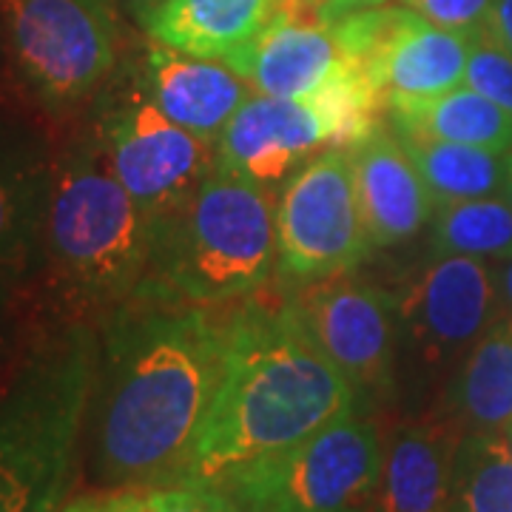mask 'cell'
Listing matches in <instances>:
<instances>
[{
	"instance_id": "obj_1",
	"label": "cell",
	"mask_w": 512,
	"mask_h": 512,
	"mask_svg": "<svg viewBox=\"0 0 512 512\" xmlns=\"http://www.w3.org/2000/svg\"><path fill=\"white\" fill-rule=\"evenodd\" d=\"M94 328L83 436L89 490L180 484L220 387L231 311L137 291Z\"/></svg>"
},
{
	"instance_id": "obj_2",
	"label": "cell",
	"mask_w": 512,
	"mask_h": 512,
	"mask_svg": "<svg viewBox=\"0 0 512 512\" xmlns=\"http://www.w3.org/2000/svg\"><path fill=\"white\" fill-rule=\"evenodd\" d=\"M359 407L367 404L313 339L296 296L239 302L220 387L180 484L217 487Z\"/></svg>"
},
{
	"instance_id": "obj_3",
	"label": "cell",
	"mask_w": 512,
	"mask_h": 512,
	"mask_svg": "<svg viewBox=\"0 0 512 512\" xmlns=\"http://www.w3.org/2000/svg\"><path fill=\"white\" fill-rule=\"evenodd\" d=\"M157 220L111 171L89 117L55 131L35 279L43 316L97 325L146 279Z\"/></svg>"
},
{
	"instance_id": "obj_4",
	"label": "cell",
	"mask_w": 512,
	"mask_h": 512,
	"mask_svg": "<svg viewBox=\"0 0 512 512\" xmlns=\"http://www.w3.org/2000/svg\"><path fill=\"white\" fill-rule=\"evenodd\" d=\"M97 328L40 316L0 384V512H60L83 467Z\"/></svg>"
},
{
	"instance_id": "obj_5",
	"label": "cell",
	"mask_w": 512,
	"mask_h": 512,
	"mask_svg": "<svg viewBox=\"0 0 512 512\" xmlns=\"http://www.w3.org/2000/svg\"><path fill=\"white\" fill-rule=\"evenodd\" d=\"M279 271L271 188L214 168L177 214L157 225V245L137 291L197 305H231Z\"/></svg>"
},
{
	"instance_id": "obj_6",
	"label": "cell",
	"mask_w": 512,
	"mask_h": 512,
	"mask_svg": "<svg viewBox=\"0 0 512 512\" xmlns=\"http://www.w3.org/2000/svg\"><path fill=\"white\" fill-rule=\"evenodd\" d=\"M9 66L46 126L92 109L120 66L123 15L100 0H0Z\"/></svg>"
},
{
	"instance_id": "obj_7",
	"label": "cell",
	"mask_w": 512,
	"mask_h": 512,
	"mask_svg": "<svg viewBox=\"0 0 512 512\" xmlns=\"http://www.w3.org/2000/svg\"><path fill=\"white\" fill-rule=\"evenodd\" d=\"M382 464V424L373 410L359 407L217 487L245 512H370Z\"/></svg>"
},
{
	"instance_id": "obj_8",
	"label": "cell",
	"mask_w": 512,
	"mask_h": 512,
	"mask_svg": "<svg viewBox=\"0 0 512 512\" xmlns=\"http://www.w3.org/2000/svg\"><path fill=\"white\" fill-rule=\"evenodd\" d=\"M131 74V72H128ZM111 171L157 220H168L217 168V143L185 131L157 109L134 74H117L86 111Z\"/></svg>"
},
{
	"instance_id": "obj_9",
	"label": "cell",
	"mask_w": 512,
	"mask_h": 512,
	"mask_svg": "<svg viewBox=\"0 0 512 512\" xmlns=\"http://www.w3.org/2000/svg\"><path fill=\"white\" fill-rule=\"evenodd\" d=\"M498 316L493 262L436 256L399 299L396 396L407 382V402L419 404L436 379L453 376Z\"/></svg>"
},
{
	"instance_id": "obj_10",
	"label": "cell",
	"mask_w": 512,
	"mask_h": 512,
	"mask_svg": "<svg viewBox=\"0 0 512 512\" xmlns=\"http://www.w3.org/2000/svg\"><path fill=\"white\" fill-rule=\"evenodd\" d=\"M279 276L319 282L350 274L373 251L350 148H325L299 165L276 197Z\"/></svg>"
},
{
	"instance_id": "obj_11",
	"label": "cell",
	"mask_w": 512,
	"mask_h": 512,
	"mask_svg": "<svg viewBox=\"0 0 512 512\" xmlns=\"http://www.w3.org/2000/svg\"><path fill=\"white\" fill-rule=\"evenodd\" d=\"M342 43L387 103L464 86L476 37L441 29L407 6H370L342 20Z\"/></svg>"
},
{
	"instance_id": "obj_12",
	"label": "cell",
	"mask_w": 512,
	"mask_h": 512,
	"mask_svg": "<svg viewBox=\"0 0 512 512\" xmlns=\"http://www.w3.org/2000/svg\"><path fill=\"white\" fill-rule=\"evenodd\" d=\"M296 305L319 348L370 410L396 399L399 302L390 293L339 274L311 282L296 293Z\"/></svg>"
},
{
	"instance_id": "obj_13",
	"label": "cell",
	"mask_w": 512,
	"mask_h": 512,
	"mask_svg": "<svg viewBox=\"0 0 512 512\" xmlns=\"http://www.w3.org/2000/svg\"><path fill=\"white\" fill-rule=\"evenodd\" d=\"M339 134V117L319 94L288 100L254 92L222 128L217 168L274 191L325 146H339Z\"/></svg>"
},
{
	"instance_id": "obj_14",
	"label": "cell",
	"mask_w": 512,
	"mask_h": 512,
	"mask_svg": "<svg viewBox=\"0 0 512 512\" xmlns=\"http://www.w3.org/2000/svg\"><path fill=\"white\" fill-rule=\"evenodd\" d=\"M29 114L0 109V279L12 288L35 279L55 160V128Z\"/></svg>"
},
{
	"instance_id": "obj_15",
	"label": "cell",
	"mask_w": 512,
	"mask_h": 512,
	"mask_svg": "<svg viewBox=\"0 0 512 512\" xmlns=\"http://www.w3.org/2000/svg\"><path fill=\"white\" fill-rule=\"evenodd\" d=\"M234 72L251 92L268 97H313L348 66L333 23L319 15L316 0H282L242 49L228 55Z\"/></svg>"
},
{
	"instance_id": "obj_16",
	"label": "cell",
	"mask_w": 512,
	"mask_h": 512,
	"mask_svg": "<svg viewBox=\"0 0 512 512\" xmlns=\"http://www.w3.org/2000/svg\"><path fill=\"white\" fill-rule=\"evenodd\" d=\"M464 430L427 410L384 433L379 493L370 512H453L456 453Z\"/></svg>"
},
{
	"instance_id": "obj_17",
	"label": "cell",
	"mask_w": 512,
	"mask_h": 512,
	"mask_svg": "<svg viewBox=\"0 0 512 512\" xmlns=\"http://www.w3.org/2000/svg\"><path fill=\"white\" fill-rule=\"evenodd\" d=\"M134 80L146 97L185 131L217 143L222 128L251 97V86L228 63L197 57L148 40Z\"/></svg>"
},
{
	"instance_id": "obj_18",
	"label": "cell",
	"mask_w": 512,
	"mask_h": 512,
	"mask_svg": "<svg viewBox=\"0 0 512 512\" xmlns=\"http://www.w3.org/2000/svg\"><path fill=\"white\" fill-rule=\"evenodd\" d=\"M350 151L370 245L390 248L421 234L436 214V200L393 126L370 131Z\"/></svg>"
},
{
	"instance_id": "obj_19",
	"label": "cell",
	"mask_w": 512,
	"mask_h": 512,
	"mask_svg": "<svg viewBox=\"0 0 512 512\" xmlns=\"http://www.w3.org/2000/svg\"><path fill=\"white\" fill-rule=\"evenodd\" d=\"M436 410L464 433H498L512 421V319L498 316L444 382ZM427 413V410H424Z\"/></svg>"
},
{
	"instance_id": "obj_20",
	"label": "cell",
	"mask_w": 512,
	"mask_h": 512,
	"mask_svg": "<svg viewBox=\"0 0 512 512\" xmlns=\"http://www.w3.org/2000/svg\"><path fill=\"white\" fill-rule=\"evenodd\" d=\"M282 0H160L143 20L148 40L225 60L274 18Z\"/></svg>"
},
{
	"instance_id": "obj_21",
	"label": "cell",
	"mask_w": 512,
	"mask_h": 512,
	"mask_svg": "<svg viewBox=\"0 0 512 512\" xmlns=\"http://www.w3.org/2000/svg\"><path fill=\"white\" fill-rule=\"evenodd\" d=\"M384 117L402 134L464 143L507 154L512 148V114L470 86L436 97H399L384 103Z\"/></svg>"
},
{
	"instance_id": "obj_22",
	"label": "cell",
	"mask_w": 512,
	"mask_h": 512,
	"mask_svg": "<svg viewBox=\"0 0 512 512\" xmlns=\"http://www.w3.org/2000/svg\"><path fill=\"white\" fill-rule=\"evenodd\" d=\"M396 134L430 188L436 208L447 205V202L481 200V197L504 194V180H507V157L504 154L490 151V148L402 134V131H396Z\"/></svg>"
},
{
	"instance_id": "obj_23",
	"label": "cell",
	"mask_w": 512,
	"mask_h": 512,
	"mask_svg": "<svg viewBox=\"0 0 512 512\" xmlns=\"http://www.w3.org/2000/svg\"><path fill=\"white\" fill-rule=\"evenodd\" d=\"M433 256L504 262L512 256V208L504 197L447 202L430 220Z\"/></svg>"
},
{
	"instance_id": "obj_24",
	"label": "cell",
	"mask_w": 512,
	"mask_h": 512,
	"mask_svg": "<svg viewBox=\"0 0 512 512\" xmlns=\"http://www.w3.org/2000/svg\"><path fill=\"white\" fill-rule=\"evenodd\" d=\"M453 512H512V458L498 433H464L456 453Z\"/></svg>"
},
{
	"instance_id": "obj_25",
	"label": "cell",
	"mask_w": 512,
	"mask_h": 512,
	"mask_svg": "<svg viewBox=\"0 0 512 512\" xmlns=\"http://www.w3.org/2000/svg\"><path fill=\"white\" fill-rule=\"evenodd\" d=\"M103 493V512H245L234 495L208 484H171L151 490Z\"/></svg>"
},
{
	"instance_id": "obj_26",
	"label": "cell",
	"mask_w": 512,
	"mask_h": 512,
	"mask_svg": "<svg viewBox=\"0 0 512 512\" xmlns=\"http://www.w3.org/2000/svg\"><path fill=\"white\" fill-rule=\"evenodd\" d=\"M464 86L476 89L487 100H493L495 106L512 114V57L493 46L490 40L478 37L467 60Z\"/></svg>"
},
{
	"instance_id": "obj_27",
	"label": "cell",
	"mask_w": 512,
	"mask_h": 512,
	"mask_svg": "<svg viewBox=\"0 0 512 512\" xmlns=\"http://www.w3.org/2000/svg\"><path fill=\"white\" fill-rule=\"evenodd\" d=\"M402 3L441 29L476 40L484 35V23L493 6V0H402Z\"/></svg>"
},
{
	"instance_id": "obj_28",
	"label": "cell",
	"mask_w": 512,
	"mask_h": 512,
	"mask_svg": "<svg viewBox=\"0 0 512 512\" xmlns=\"http://www.w3.org/2000/svg\"><path fill=\"white\" fill-rule=\"evenodd\" d=\"M481 37L512 57V0H493Z\"/></svg>"
},
{
	"instance_id": "obj_29",
	"label": "cell",
	"mask_w": 512,
	"mask_h": 512,
	"mask_svg": "<svg viewBox=\"0 0 512 512\" xmlns=\"http://www.w3.org/2000/svg\"><path fill=\"white\" fill-rule=\"evenodd\" d=\"M0 109L9 111H32L26 106L23 94H20L15 74L9 66V52H6V37H3V26H0ZM35 114V111H32Z\"/></svg>"
},
{
	"instance_id": "obj_30",
	"label": "cell",
	"mask_w": 512,
	"mask_h": 512,
	"mask_svg": "<svg viewBox=\"0 0 512 512\" xmlns=\"http://www.w3.org/2000/svg\"><path fill=\"white\" fill-rule=\"evenodd\" d=\"M387 0H316V9L319 15L333 23V20L345 18L350 12H359V9H370V6H384Z\"/></svg>"
},
{
	"instance_id": "obj_31",
	"label": "cell",
	"mask_w": 512,
	"mask_h": 512,
	"mask_svg": "<svg viewBox=\"0 0 512 512\" xmlns=\"http://www.w3.org/2000/svg\"><path fill=\"white\" fill-rule=\"evenodd\" d=\"M495 285H498V311L512 319V256L498 262L495 268Z\"/></svg>"
},
{
	"instance_id": "obj_32",
	"label": "cell",
	"mask_w": 512,
	"mask_h": 512,
	"mask_svg": "<svg viewBox=\"0 0 512 512\" xmlns=\"http://www.w3.org/2000/svg\"><path fill=\"white\" fill-rule=\"evenodd\" d=\"M100 3H106L114 12H120L123 18H131L134 23L143 26V20L151 15V9H154L160 0H100Z\"/></svg>"
},
{
	"instance_id": "obj_33",
	"label": "cell",
	"mask_w": 512,
	"mask_h": 512,
	"mask_svg": "<svg viewBox=\"0 0 512 512\" xmlns=\"http://www.w3.org/2000/svg\"><path fill=\"white\" fill-rule=\"evenodd\" d=\"M103 490H86V493L72 495V501L60 512H103Z\"/></svg>"
},
{
	"instance_id": "obj_34",
	"label": "cell",
	"mask_w": 512,
	"mask_h": 512,
	"mask_svg": "<svg viewBox=\"0 0 512 512\" xmlns=\"http://www.w3.org/2000/svg\"><path fill=\"white\" fill-rule=\"evenodd\" d=\"M12 285H6L0 279V333H3V322H6V311H9V302H12Z\"/></svg>"
},
{
	"instance_id": "obj_35",
	"label": "cell",
	"mask_w": 512,
	"mask_h": 512,
	"mask_svg": "<svg viewBox=\"0 0 512 512\" xmlns=\"http://www.w3.org/2000/svg\"><path fill=\"white\" fill-rule=\"evenodd\" d=\"M504 157H507V180H504V194H501V197L510 202V208H512V148L504 154Z\"/></svg>"
},
{
	"instance_id": "obj_36",
	"label": "cell",
	"mask_w": 512,
	"mask_h": 512,
	"mask_svg": "<svg viewBox=\"0 0 512 512\" xmlns=\"http://www.w3.org/2000/svg\"><path fill=\"white\" fill-rule=\"evenodd\" d=\"M498 436H501V441H504V447H507V453H510L512 458V421H507V424L498 430Z\"/></svg>"
}]
</instances>
